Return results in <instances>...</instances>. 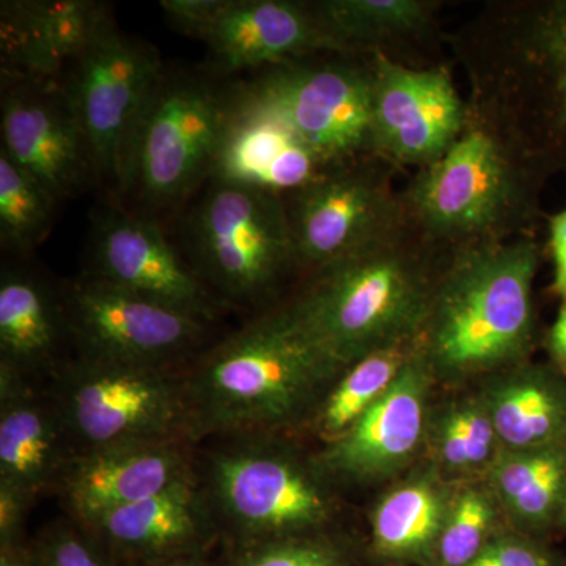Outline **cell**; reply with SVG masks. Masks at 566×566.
Wrapping results in <instances>:
<instances>
[{"label":"cell","mask_w":566,"mask_h":566,"mask_svg":"<svg viewBox=\"0 0 566 566\" xmlns=\"http://www.w3.org/2000/svg\"><path fill=\"white\" fill-rule=\"evenodd\" d=\"M538 263V244L531 238L452 249L419 337L438 385H471L526 363L535 337Z\"/></svg>","instance_id":"1"},{"label":"cell","mask_w":566,"mask_h":566,"mask_svg":"<svg viewBox=\"0 0 566 566\" xmlns=\"http://www.w3.org/2000/svg\"><path fill=\"white\" fill-rule=\"evenodd\" d=\"M344 370L286 305L216 346L182 379L189 436L275 434L307 423Z\"/></svg>","instance_id":"2"},{"label":"cell","mask_w":566,"mask_h":566,"mask_svg":"<svg viewBox=\"0 0 566 566\" xmlns=\"http://www.w3.org/2000/svg\"><path fill=\"white\" fill-rule=\"evenodd\" d=\"M457 46L471 117L527 163L566 158V0L494 7Z\"/></svg>","instance_id":"3"},{"label":"cell","mask_w":566,"mask_h":566,"mask_svg":"<svg viewBox=\"0 0 566 566\" xmlns=\"http://www.w3.org/2000/svg\"><path fill=\"white\" fill-rule=\"evenodd\" d=\"M408 221L400 232L316 273L290 304L308 334L344 367L422 334L442 263Z\"/></svg>","instance_id":"4"},{"label":"cell","mask_w":566,"mask_h":566,"mask_svg":"<svg viewBox=\"0 0 566 566\" xmlns=\"http://www.w3.org/2000/svg\"><path fill=\"white\" fill-rule=\"evenodd\" d=\"M527 161L471 117L450 150L401 196L408 221L436 245L506 240L531 216Z\"/></svg>","instance_id":"5"},{"label":"cell","mask_w":566,"mask_h":566,"mask_svg":"<svg viewBox=\"0 0 566 566\" xmlns=\"http://www.w3.org/2000/svg\"><path fill=\"white\" fill-rule=\"evenodd\" d=\"M233 438L212 453L202 485L227 545L334 528L335 486L314 455L275 434Z\"/></svg>","instance_id":"6"},{"label":"cell","mask_w":566,"mask_h":566,"mask_svg":"<svg viewBox=\"0 0 566 566\" xmlns=\"http://www.w3.org/2000/svg\"><path fill=\"white\" fill-rule=\"evenodd\" d=\"M232 111L208 81L164 70L137 122L120 192L156 210L180 202L211 177Z\"/></svg>","instance_id":"7"},{"label":"cell","mask_w":566,"mask_h":566,"mask_svg":"<svg viewBox=\"0 0 566 566\" xmlns=\"http://www.w3.org/2000/svg\"><path fill=\"white\" fill-rule=\"evenodd\" d=\"M188 238L202 277L238 303L263 300L300 264L285 200L273 192L211 180Z\"/></svg>","instance_id":"8"},{"label":"cell","mask_w":566,"mask_h":566,"mask_svg":"<svg viewBox=\"0 0 566 566\" xmlns=\"http://www.w3.org/2000/svg\"><path fill=\"white\" fill-rule=\"evenodd\" d=\"M52 400L77 452L189 436L182 385L169 368L81 357Z\"/></svg>","instance_id":"9"},{"label":"cell","mask_w":566,"mask_h":566,"mask_svg":"<svg viewBox=\"0 0 566 566\" xmlns=\"http://www.w3.org/2000/svg\"><path fill=\"white\" fill-rule=\"evenodd\" d=\"M151 44L118 31L112 21L71 63L65 82L91 151L95 177L122 191L137 122L163 74Z\"/></svg>","instance_id":"10"},{"label":"cell","mask_w":566,"mask_h":566,"mask_svg":"<svg viewBox=\"0 0 566 566\" xmlns=\"http://www.w3.org/2000/svg\"><path fill=\"white\" fill-rule=\"evenodd\" d=\"M237 96L281 118L327 167L370 153L368 62L283 63Z\"/></svg>","instance_id":"11"},{"label":"cell","mask_w":566,"mask_h":566,"mask_svg":"<svg viewBox=\"0 0 566 566\" xmlns=\"http://www.w3.org/2000/svg\"><path fill=\"white\" fill-rule=\"evenodd\" d=\"M357 159L331 167L283 197L297 262L316 273L381 243L408 223L403 199L394 192L386 170Z\"/></svg>","instance_id":"12"},{"label":"cell","mask_w":566,"mask_h":566,"mask_svg":"<svg viewBox=\"0 0 566 566\" xmlns=\"http://www.w3.org/2000/svg\"><path fill=\"white\" fill-rule=\"evenodd\" d=\"M62 307L81 357L144 367L169 368L200 344L208 323L88 274Z\"/></svg>","instance_id":"13"},{"label":"cell","mask_w":566,"mask_h":566,"mask_svg":"<svg viewBox=\"0 0 566 566\" xmlns=\"http://www.w3.org/2000/svg\"><path fill=\"white\" fill-rule=\"evenodd\" d=\"M370 155L417 169L434 163L471 122L449 70L411 69L371 51Z\"/></svg>","instance_id":"14"},{"label":"cell","mask_w":566,"mask_h":566,"mask_svg":"<svg viewBox=\"0 0 566 566\" xmlns=\"http://www.w3.org/2000/svg\"><path fill=\"white\" fill-rule=\"evenodd\" d=\"M436 385L417 346L385 397L352 430L314 453L316 468L334 486L400 479L422 461Z\"/></svg>","instance_id":"15"},{"label":"cell","mask_w":566,"mask_h":566,"mask_svg":"<svg viewBox=\"0 0 566 566\" xmlns=\"http://www.w3.org/2000/svg\"><path fill=\"white\" fill-rule=\"evenodd\" d=\"M2 147L61 202L95 177L65 82L2 73Z\"/></svg>","instance_id":"16"},{"label":"cell","mask_w":566,"mask_h":566,"mask_svg":"<svg viewBox=\"0 0 566 566\" xmlns=\"http://www.w3.org/2000/svg\"><path fill=\"white\" fill-rule=\"evenodd\" d=\"M88 275L205 322L216 314V301L200 275L182 262L156 223L139 216L112 211L98 218Z\"/></svg>","instance_id":"17"},{"label":"cell","mask_w":566,"mask_h":566,"mask_svg":"<svg viewBox=\"0 0 566 566\" xmlns=\"http://www.w3.org/2000/svg\"><path fill=\"white\" fill-rule=\"evenodd\" d=\"M118 566H145L186 556H207L221 538L199 480L112 510L81 524Z\"/></svg>","instance_id":"18"},{"label":"cell","mask_w":566,"mask_h":566,"mask_svg":"<svg viewBox=\"0 0 566 566\" xmlns=\"http://www.w3.org/2000/svg\"><path fill=\"white\" fill-rule=\"evenodd\" d=\"M193 480L182 439H158L74 453L57 488L71 520L85 524Z\"/></svg>","instance_id":"19"},{"label":"cell","mask_w":566,"mask_h":566,"mask_svg":"<svg viewBox=\"0 0 566 566\" xmlns=\"http://www.w3.org/2000/svg\"><path fill=\"white\" fill-rule=\"evenodd\" d=\"M219 73L296 62L314 52H338L316 22L311 3L222 0L200 33Z\"/></svg>","instance_id":"20"},{"label":"cell","mask_w":566,"mask_h":566,"mask_svg":"<svg viewBox=\"0 0 566 566\" xmlns=\"http://www.w3.org/2000/svg\"><path fill=\"white\" fill-rule=\"evenodd\" d=\"M329 169L281 118L234 96L211 180L285 197Z\"/></svg>","instance_id":"21"},{"label":"cell","mask_w":566,"mask_h":566,"mask_svg":"<svg viewBox=\"0 0 566 566\" xmlns=\"http://www.w3.org/2000/svg\"><path fill=\"white\" fill-rule=\"evenodd\" d=\"M54 400L33 389L25 376L0 367V483L33 502L57 488L74 455Z\"/></svg>","instance_id":"22"},{"label":"cell","mask_w":566,"mask_h":566,"mask_svg":"<svg viewBox=\"0 0 566 566\" xmlns=\"http://www.w3.org/2000/svg\"><path fill=\"white\" fill-rule=\"evenodd\" d=\"M2 73L57 76L88 46L107 18L104 3L87 0L2 2Z\"/></svg>","instance_id":"23"},{"label":"cell","mask_w":566,"mask_h":566,"mask_svg":"<svg viewBox=\"0 0 566 566\" xmlns=\"http://www.w3.org/2000/svg\"><path fill=\"white\" fill-rule=\"evenodd\" d=\"M455 485L423 461L395 480L371 509L368 558L382 566H430Z\"/></svg>","instance_id":"24"},{"label":"cell","mask_w":566,"mask_h":566,"mask_svg":"<svg viewBox=\"0 0 566 566\" xmlns=\"http://www.w3.org/2000/svg\"><path fill=\"white\" fill-rule=\"evenodd\" d=\"M506 452L566 442V381L546 365L521 363L479 382Z\"/></svg>","instance_id":"25"},{"label":"cell","mask_w":566,"mask_h":566,"mask_svg":"<svg viewBox=\"0 0 566 566\" xmlns=\"http://www.w3.org/2000/svg\"><path fill=\"white\" fill-rule=\"evenodd\" d=\"M485 480L509 526L545 539L551 528L560 526L566 495V442L523 452L502 450Z\"/></svg>","instance_id":"26"},{"label":"cell","mask_w":566,"mask_h":566,"mask_svg":"<svg viewBox=\"0 0 566 566\" xmlns=\"http://www.w3.org/2000/svg\"><path fill=\"white\" fill-rule=\"evenodd\" d=\"M502 446L479 390L434 401L422 461L447 482L486 479Z\"/></svg>","instance_id":"27"},{"label":"cell","mask_w":566,"mask_h":566,"mask_svg":"<svg viewBox=\"0 0 566 566\" xmlns=\"http://www.w3.org/2000/svg\"><path fill=\"white\" fill-rule=\"evenodd\" d=\"M66 327L63 307L43 283L21 271H3L0 279V367L32 375L54 360Z\"/></svg>","instance_id":"28"},{"label":"cell","mask_w":566,"mask_h":566,"mask_svg":"<svg viewBox=\"0 0 566 566\" xmlns=\"http://www.w3.org/2000/svg\"><path fill=\"white\" fill-rule=\"evenodd\" d=\"M417 346L419 340L379 349L342 371L307 422L323 446L352 430L353 424L385 397Z\"/></svg>","instance_id":"29"},{"label":"cell","mask_w":566,"mask_h":566,"mask_svg":"<svg viewBox=\"0 0 566 566\" xmlns=\"http://www.w3.org/2000/svg\"><path fill=\"white\" fill-rule=\"evenodd\" d=\"M316 22L338 52L423 33L433 21L428 0H323L311 3Z\"/></svg>","instance_id":"30"},{"label":"cell","mask_w":566,"mask_h":566,"mask_svg":"<svg viewBox=\"0 0 566 566\" xmlns=\"http://www.w3.org/2000/svg\"><path fill=\"white\" fill-rule=\"evenodd\" d=\"M509 527L485 479L457 483L430 566H469Z\"/></svg>","instance_id":"31"},{"label":"cell","mask_w":566,"mask_h":566,"mask_svg":"<svg viewBox=\"0 0 566 566\" xmlns=\"http://www.w3.org/2000/svg\"><path fill=\"white\" fill-rule=\"evenodd\" d=\"M59 200L0 150V240L14 252H31L50 232Z\"/></svg>","instance_id":"32"},{"label":"cell","mask_w":566,"mask_h":566,"mask_svg":"<svg viewBox=\"0 0 566 566\" xmlns=\"http://www.w3.org/2000/svg\"><path fill=\"white\" fill-rule=\"evenodd\" d=\"M363 549L349 535L324 531L227 545L222 566H356Z\"/></svg>","instance_id":"33"},{"label":"cell","mask_w":566,"mask_h":566,"mask_svg":"<svg viewBox=\"0 0 566 566\" xmlns=\"http://www.w3.org/2000/svg\"><path fill=\"white\" fill-rule=\"evenodd\" d=\"M39 566H118L76 521H57L33 539Z\"/></svg>","instance_id":"34"},{"label":"cell","mask_w":566,"mask_h":566,"mask_svg":"<svg viewBox=\"0 0 566 566\" xmlns=\"http://www.w3.org/2000/svg\"><path fill=\"white\" fill-rule=\"evenodd\" d=\"M469 566H566L545 539L505 527Z\"/></svg>","instance_id":"35"},{"label":"cell","mask_w":566,"mask_h":566,"mask_svg":"<svg viewBox=\"0 0 566 566\" xmlns=\"http://www.w3.org/2000/svg\"><path fill=\"white\" fill-rule=\"evenodd\" d=\"M33 501L9 483H0V546L14 545L24 538L25 517Z\"/></svg>","instance_id":"36"},{"label":"cell","mask_w":566,"mask_h":566,"mask_svg":"<svg viewBox=\"0 0 566 566\" xmlns=\"http://www.w3.org/2000/svg\"><path fill=\"white\" fill-rule=\"evenodd\" d=\"M221 3L222 0H163L159 6L180 31L192 33L199 39Z\"/></svg>","instance_id":"37"},{"label":"cell","mask_w":566,"mask_h":566,"mask_svg":"<svg viewBox=\"0 0 566 566\" xmlns=\"http://www.w3.org/2000/svg\"><path fill=\"white\" fill-rule=\"evenodd\" d=\"M551 252L554 259L553 293L566 300V210L549 222Z\"/></svg>","instance_id":"38"},{"label":"cell","mask_w":566,"mask_h":566,"mask_svg":"<svg viewBox=\"0 0 566 566\" xmlns=\"http://www.w3.org/2000/svg\"><path fill=\"white\" fill-rule=\"evenodd\" d=\"M547 352L558 367L566 368V300L558 311L556 323L547 334Z\"/></svg>","instance_id":"39"},{"label":"cell","mask_w":566,"mask_h":566,"mask_svg":"<svg viewBox=\"0 0 566 566\" xmlns=\"http://www.w3.org/2000/svg\"><path fill=\"white\" fill-rule=\"evenodd\" d=\"M0 566H39L35 545L22 539L14 545L0 546Z\"/></svg>","instance_id":"40"},{"label":"cell","mask_w":566,"mask_h":566,"mask_svg":"<svg viewBox=\"0 0 566 566\" xmlns=\"http://www.w3.org/2000/svg\"><path fill=\"white\" fill-rule=\"evenodd\" d=\"M145 566H212L207 556H186Z\"/></svg>","instance_id":"41"},{"label":"cell","mask_w":566,"mask_h":566,"mask_svg":"<svg viewBox=\"0 0 566 566\" xmlns=\"http://www.w3.org/2000/svg\"><path fill=\"white\" fill-rule=\"evenodd\" d=\"M560 526L566 528V495H565L564 510H562Z\"/></svg>","instance_id":"42"}]
</instances>
